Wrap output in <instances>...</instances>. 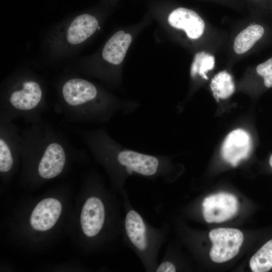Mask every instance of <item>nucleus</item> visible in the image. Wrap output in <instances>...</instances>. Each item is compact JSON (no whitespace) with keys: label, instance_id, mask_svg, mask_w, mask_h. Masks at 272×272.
Masks as SVG:
<instances>
[{"label":"nucleus","instance_id":"nucleus-15","mask_svg":"<svg viewBox=\"0 0 272 272\" xmlns=\"http://www.w3.org/2000/svg\"><path fill=\"white\" fill-rule=\"evenodd\" d=\"M265 29L260 24H253L241 31L235 37L233 49L236 53L242 54L261 39L265 34Z\"/></svg>","mask_w":272,"mask_h":272},{"label":"nucleus","instance_id":"nucleus-16","mask_svg":"<svg viewBox=\"0 0 272 272\" xmlns=\"http://www.w3.org/2000/svg\"><path fill=\"white\" fill-rule=\"evenodd\" d=\"M216 99H225L230 97L234 92L235 86L231 75L225 71L217 74L210 85Z\"/></svg>","mask_w":272,"mask_h":272},{"label":"nucleus","instance_id":"nucleus-4","mask_svg":"<svg viewBox=\"0 0 272 272\" xmlns=\"http://www.w3.org/2000/svg\"><path fill=\"white\" fill-rule=\"evenodd\" d=\"M123 198L122 241L137 256L146 271L155 272L160 251L167 240L168 225L150 224L131 205L128 194Z\"/></svg>","mask_w":272,"mask_h":272},{"label":"nucleus","instance_id":"nucleus-17","mask_svg":"<svg viewBox=\"0 0 272 272\" xmlns=\"http://www.w3.org/2000/svg\"><path fill=\"white\" fill-rule=\"evenodd\" d=\"M249 264L253 272H266L272 268V239L265 243L252 256Z\"/></svg>","mask_w":272,"mask_h":272},{"label":"nucleus","instance_id":"nucleus-2","mask_svg":"<svg viewBox=\"0 0 272 272\" xmlns=\"http://www.w3.org/2000/svg\"><path fill=\"white\" fill-rule=\"evenodd\" d=\"M139 107L134 103L105 97L92 83L74 78L63 84L57 108L71 121L103 123L117 113L128 114Z\"/></svg>","mask_w":272,"mask_h":272},{"label":"nucleus","instance_id":"nucleus-12","mask_svg":"<svg viewBox=\"0 0 272 272\" xmlns=\"http://www.w3.org/2000/svg\"><path fill=\"white\" fill-rule=\"evenodd\" d=\"M62 206L54 198H47L35 207L30 217V224L35 230L45 231L51 229L60 216Z\"/></svg>","mask_w":272,"mask_h":272},{"label":"nucleus","instance_id":"nucleus-1","mask_svg":"<svg viewBox=\"0 0 272 272\" xmlns=\"http://www.w3.org/2000/svg\"><path fill=\"white\" fill-rule=\"evenodd\" d=\"M82 141L94 157L106 166L122 197L128 194L125 188L127 178L138 176L150 180L170 181L172 165L168 157L125 148L104 127L78 132Z\"/></svg>","mask_w":272,"mask_h":272},{"label":"nucleus","instance_id":"nucleus-13","mask_svg":"<svg viewBox=\"0 0 272 272\" xmlns=\"http://www.w3.org/2000/svg\"><path fill=\"white\" fill-rule=\"evenodd\" d=\"M99 23L96 18L89 14H84L76 17L66 32L69 43L77 45L84 42L97 30Z\"/></svg>","mask_w":272,"mask_h":272},{"label":"nucleus","instance_id":"nucleus-14","mask_svg":"<svg viewBox=\"0 0 272 272\" xmlns=\"http://www.w3.org/2000/svg\"><path fill=\"white\" fill-rule=\"evenodd\" d=\"M132 41V36L120 30L115 33L106 43L102 57L107 62L118 65L123 61Z\"/></svg>","mask_w":272,"mask_h":272},{"label":"nucleus","instance_id":"nucleus-22","mask_svg":"<svg viewBox=\"0 0 272 272\" xmlns=\"http://www.w3.org/2000/svg\"><path fill=\"white\" fill-rule=\"evenodd\" d=\"M268 7H271L272 8V0H269Z\"/></svg>","mask_w":272,"mask_h":272},{"label":"nucleus","instance_id":"nucleus-3","mask_svg":"<svg viewBox=\"0 0 272 272\" xmlns=\"http://www.w3.org/2000/svg\"><path fill=\"white\" fill-rule=\"evenodd\" d=\"M75 149L61 133L42 121L31 124L21 132L20 154L37 159V173L42 179L59 175L68 154Z\"/></svg>","mask_w":272,"mask_h":272},{"label":"nucleus","instance_id":"nucleus-11","mask_svg":"<svg viewBox=\"0 0 272 272\" xmlns=\"http://www.w3.org/2000/svg\"><path fill=\"white\" fill-rule=\"evenodd\" d=\"M168 23L172 27L183 30L188 37L197 39L202 35L205 24L203 19L195 11L179 7L174 10L168 17Z\"/></svg>","mask_w":272,"mask_h":272},{"label":"nucleus","instance_id":"nucleus-20","mask_svg":"<svg viewBox=\"0 0 272 272\" xmlns=\"http://www.w3.org/2000/svg\"><path fill=\"white\" fill-rule=\"evenodd\" d=\"M253 2H256V3H259L261 5H264V8L268 7L269 0H251Z\"/></svg>","mask_w":272,"mask_h":272},{"label":"nucleus","instance_id":"nucleus-6","mask_svg":"<svg viewBox=\"0 0 272 272\" xmlns=\"http://www.w3.org/2000/svg\"><path fill=\"white\" fill-rule=\"evenodd\" d=\"M209 237L213 243L210 256L217 263L227 261L235 257L244 239L242 233L234 228L213 229L209 233Z\"/></svg>","mask_w":272,"mask_h":272},{"label":"nucleus","instance_id":"nucleus-18","mask_svg":"<svg viewBox=\"0 0 272 272\" xmlns=\"http://www.w3.org/2000/svg\"><path fill=\"white\" fill-rule=\"evenodd\" d=\"M215 59L210 53L205 51L196 53L190 67V76L192 79L197 76L207 79V73L214 68Z\"/></svg>","mask_w":272,"mask_h":272},{"label":"nucleus","instance_id":"nucleus-9","mask_svg":"<svg viewBox=\"0 0 272 272\" xmlns=\"http://www.w3.org/2000/svg\"><path fill=\"white\" fill-rule=\"evenodd\" d=\"M107 209L103 200L92 196L84 203L81 214L80 222L84 234L89 238L100 234L106 222Z\"/></svg>","mask_w":272,"mask_h":272},{"label":"nucleus","instance_id":"nucleus-21","mask_svg":"<svg viewBox=\"0 0 272 272\" xmlns=\"http://www.w3.org/2000/svg\"><path fill=\"white\" fill-rule=\"evenodd\" d=\"M269 163L270 166H271V167L272 168V154L271 155V156L270 157Z\"/></svg>","mask_w":272,"mask_h":272},{"label":"nucleus","instance_id":"nucleus-7","mask_svg":"<svg viewBox=\"0 0 272 272\" xmlns=\"http://www.w3.org/2000/svg\"><path fill=\"white\" fill-rule=\"evenodd\" d=\"M202 215L206 222L221 223L234 217L238 202L233 194L221 192L205 197L202 202Z\"/></svg>","mask_w":272,"mask_h":272},{"label":"nucleus","instance_id":"nucleus-10","mask_svg":"<svg viewBox=\"0 0 272 272\" xmlns=\"http://www.w3.org/2000/svg\"><path fill=\"white\" fill-rule=\"evenodd\" d=\"M251 141L250 135L242 129L232 131L226 137L221 147L223 159L232 166H236L250 153Z\"/></svg>","mask_w":272,"mask_h":272},{"label":"nucleus","instance_id":"nucleus-8","mask_svg":"<svg viewBox=\"0 0 272 272\" xmlns=\"http://www.w3.org/2000/svg\"><path fill=\"white\" fill-rule=\"evenodd\" d=\"M21 132L11 121L0 120V171L7 173L20 154Z\"/></svg>","mask_w":272,"mask_h":272},{"label":"nucleus","instance_id":"nucleus-5","mask_svg":"<svg viewBox=\"0 0 272 272\" xmlns=\"http://www.w3.org/2000/svg\"><path fill=\"white\" fill-rule=\"evenodd\" d=\"M14 87L2 100L0 120L13 121L22 118L31 124L42 121L47 107L39 82L26 79Z\"/></svg>","mask_w":272,"mask_h":272},{"label":"nucleus","instance_id":"nucleus-19","mask_svg":"<svg viewBox=\"0 0 272 272\" xmlns=\"http://www.w3.org/2000/svg\"><path fill=\"white\" fill-rule=\"evenodd\" d=\"M256 72L262 78L265 87H272V57L258 64L256 67Z\"/></svg>","mask_w":272,"mask_h":272}]
</instances>
